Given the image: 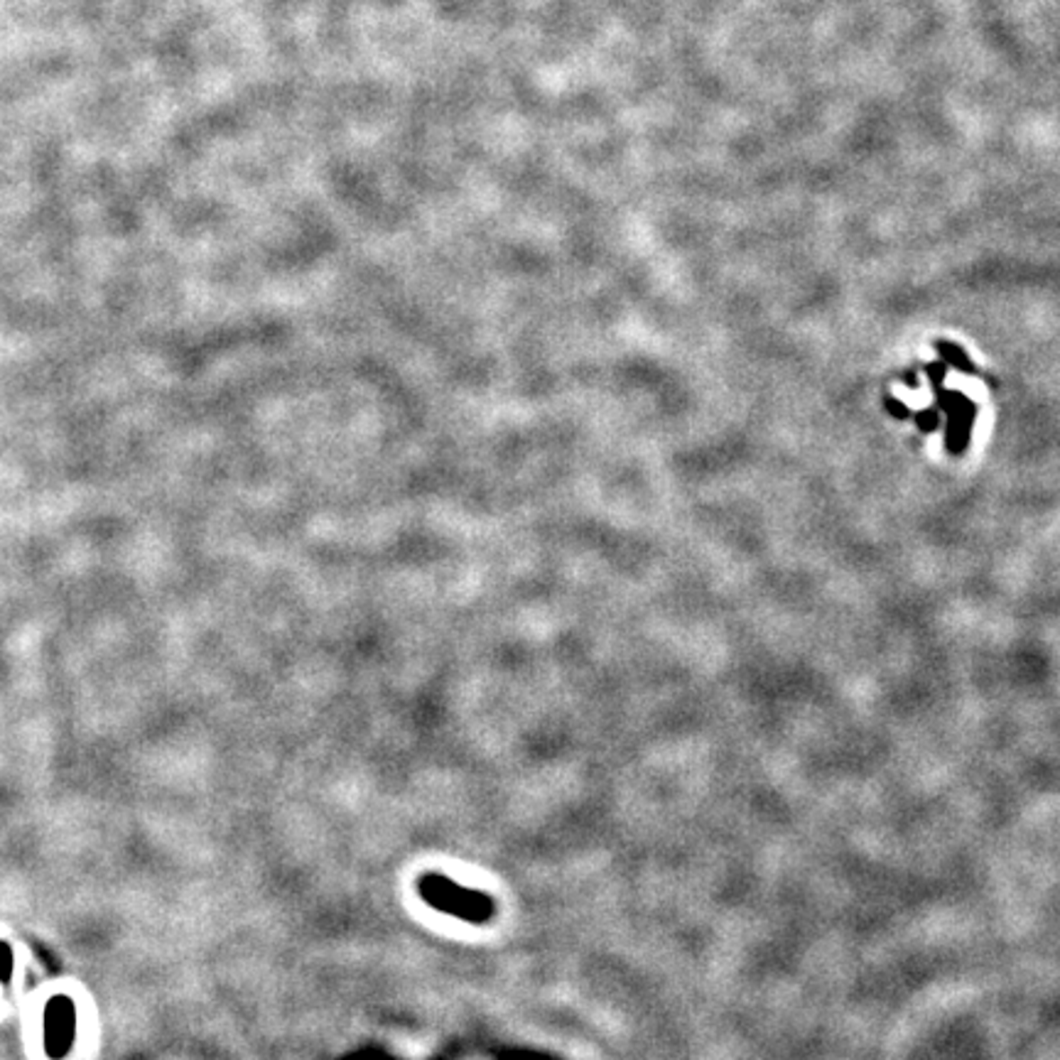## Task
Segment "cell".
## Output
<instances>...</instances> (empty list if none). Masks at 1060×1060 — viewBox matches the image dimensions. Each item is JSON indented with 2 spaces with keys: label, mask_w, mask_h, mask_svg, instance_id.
Returning a JSON list of instances; mask_svg holds the SVG:
<instances>
[{
  "label": "cell",
  "mask_w": 1060,
  "mask_h": 1060,
  "mask_svg": "<svg viewBox=\"0 0 1060 1060\" xmlns=\"http://www.w3.org/2000/svg\"><path fill=\"white\" fill-rule=\"evenodd\" d=\"M914 420H915V425H918V430L923 432V435H931L932 430H938V428H941V411L932 405V408H928V411L914 412Z\"/></svg>",
  "instance_id": "obj_3"
},
{
  "label": "cell",
  "mask_w": 1060,
  "mask_h": 1060,
  "mask_svg": "<svg viewBox=\"0 0 1060 1060\" xmlns=\"http://www.w3.org/2000/svg\"><path fill=\"white\" fill-rule=\"evenodd\" d=\"M938 411L948 412V432H945V445L952 455H965L969 445V430L977 418V405L965 398L960 391H945L941 401H935Z\"/></svg>",
  "instance_id": "obj_1"
},
{
  "label": "cell",
  "mask_w": 1060,
  "mask_h": 1060,
  "mask_svg": "<svg viewBox=\"0 0 1060 1060\" xmlns=\"http://www.w3.org/2000/svg\"><path fill=\"white\" fill-rule=\"evenodd\" d=\"M904 381H905V384H908V385H914V388H915V385H918V381H915L914 371H905V374H904Z\"/></svg>",
  "instance_id": "obj_5"
},
{
  "label": "cell",
  "mask_w": 1060,
  "mask_h": 1060,
  "mask_svg": "<svg viewBox=\"0 0 1060 1060\" xmlns=\"http://www.w3.org/2000/svg\"><path fill=\"white\" fill-rule=\"evenodd\" d=\"M935 351H938L941 361H945L948 366H955V368H958V371H962V374L977 375V368H975V364L969 361L967 354H965V351H962L958 344H952V341H948V339H938V341H935Z\"/></svg>",
  "instance_id": "obj_2"
},
{
  "label": "cell",
  "mask_w": 1060,
  "mask_h": 1060,
  "mask_svg": "<svg viewBox=\"0 0 1060 1060\" xmlns=\"http://www.w3.org/2000/svg\"><path fill=\"white\" fill-rule=\"evenodd\" d=\"M884 408L894 415L896 420H911V418H914V411H911L904 401H898L896 395H887V398H884Z\"/></svg>",
  "instance_id": "obj_4"
}]
</instances>
